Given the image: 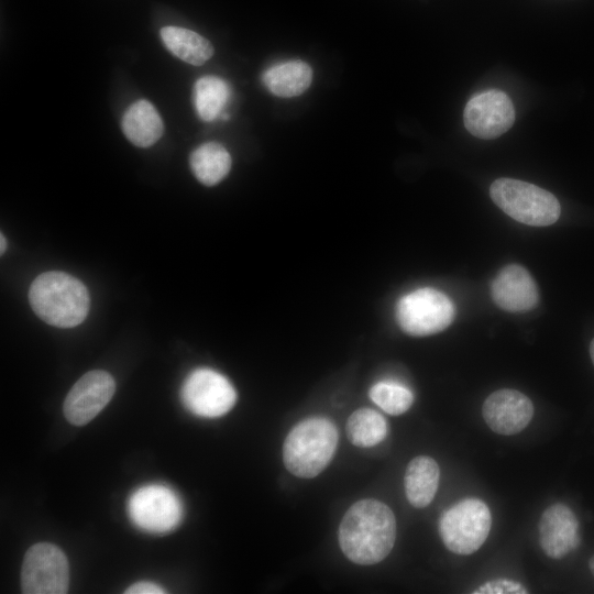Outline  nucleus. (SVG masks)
Instances as JSON below:
<instances>
[{"mask_svg": "<svg viewBox=\"0 0 594 594\" xmlns=\"http://www.w3.org/2000/svg\"><path fill=\"white\" fill-rule=\"evenodd\" d=\"M338 538L342 552L352 562L361 565L378 563L395 543L394 513L381 501H358L344 514Z\"/></svg>", "mask_w": 594, "mask_h": 594, "instance_id": "f257e3e1", "label": "nucleus"}, {"mask_svg": "<svg viewBox=\"0 0 594 594\" xmlns=\"http://www.w3.org/2000/svg\"><path fill=\"white\" fill-rule=\"evenodd\" d=\"M29 301L37 317L57 328L80 324L90 308L87 287L76 277L57 271L45 272L33 280Z\"/></svg>", "mask_w": 594, "mask_h": 594, "instance_id": "f03ea898", "label": "nucleus"}, {"mask_svg": "<svg viewBox=\"0 0 594 594\" xmlns=\"http://www.w3.org/2000/svg\"><path fill=\"white\" fill-rule=\"evenodd\" d=\"M338 446V430L324 417H310L297 424L283 444L285 468L294 475L310 479L330 463Z\"/></svg>", "mask_w": 594, "mask_h": 594, "instance_id": "7ed1b4c3", "label": "nucleus"}, {"mask_svg": "<svg viewBox=\"0 0 594 594\" xmlns=\"http://www.w3.org/2000/svg\"><path fill=\"white\" fill-rule=\"evenodd\" d=\"M490 194L506 215L528 226H550L561 213L560 204L551 193L527 182L498 178L491 185Z\"/></svg>", "mask_w": 594, "mask_h": 594, "instance_id": "20e7f679", "label": "nucleus"}, {"mask_svg": "<svg viewBox=\"0 0 594 594\" xmlns=\"http://www.w3.org/2000/svg\"><path fill=\"white\" fill-rule=\"evenodd\" d=\"M395 318L405 333L427 337L451 324L454 319V307L442 292L422 287L403 295L397 300Z\"/></svg>", "mask_w": 594, "mask_h": 594, "instance_id": "39448f33", "label": "nucleus"}, {"mask_svg": "<svg viewBox=\"0 0 594 594\" xmlns=\"http://www.w3.org/2000/svg\"><path fill=\"white\" fill-rule=\"evenodd\" d=\"M491 525L487 505L479 498H465L442 514L439 532L448 550L471 554L485 542Z\"/></svg>", "mask_w": 594, "mask_h": 594, "instance_id": "423d86ee", "label": "nucleus"}, {"mask_svg": "<svg viewBox=\"0 0 594 594\" xmlns=\"http://www.w3.org/2000/svg\"><path fill=\"white\" fill-rule=\"evenodd\" d=\"M132 522L146 532L165 534L175 529L183 518V504L169 486L148 484L139 487L128 501Z\"/></svg>", "mask_w": 594, "mask_h": 594, "instance_id": "0eeeda50", "label": "nucleus"}, {"mask_svg": "<svg viewBox=\"0 0 594 594\" xmlns=\"http://www.w3.org/2000/svg\"><path fill=\"white\" fill-rule=\"evenodd\" d=\"M68 583V561L57 546L40 542L28 549L21 569L24 594H64Z\"/></svg>", "mask_w": 594, "mask_h": 594, "instance_id": "6e6552de", "label": "nucleus"}, {"mask_svg": "<svg viewBox=\"0 0 594 594\" xmlns=\"http://www.w3.org/2000/svg\"><path fill=\"white\" fill-rule=\"evenodd\" d=\"M180 398L184 406L194 415L216 418L231 410L237 400V392L224 375L201 367L186 377L180 389Z\"/></svg>", "mask_w": 594, "mask_h": 594, "instance_id": "1a4fd4ad", "label": "nucleus"}, {"mask_svg": "<svg viewBox=\"0 0 594 594\" xmlns=\"http://www.w3.org/2000/svg\"><path fill=\"white\" fill-rule=\"evenodd\" d=\"M515 109L509 97L497 89L473 96L464 110L468 131L480 139H494L513 125Z\"/></svg>", "mask_w": 594, "mask_h": 594, "instance_id": "9d476101", "label": "nucleus"}, {"mask_svg": "<svg viewBox=\"0 0 594 594\" xmlns=\"http://www.w3.org/2000/svg\"><path fill=\"white\" fill-rule=\"evenodd\" d=\"M116 382L106 371L94 370L82 375L64 400V416L75 426L92 420L111 400Z\"/></svg>", "mask_w": 594, "mask_h": 594, "instance_id": "9b49d317", "label": "nucleus"}, {"mask_svg": "<svg viewBox=\"0 0 594 594\" xmlns=\"http://www.w3.org/2000/svg\"><path fill=\"white\" fill-rule=\"evenodd\" d=\"M482 413L485 422L494 432L510 436L529 425L534 416V405L525 394L503 388L487 396Z\"/></svg>", "mask_w": 594, "mask_h": 594, "instance_id": "f8f14e48", "label": "nucleus"}, {"mask_svg": "<svg viewBox=\"0 0 594 594\" xmlns=\"http://www.w3.org/2000/svg\"><path fill=\"white\" fill-rule=\"evenodd\" d=\"M579 529L578 518L570 507L552 504L543 510L538 525L541 549L551 559H562L579 547Z\"/></svg>", "mask_w": 594, "mask_h": 594, "instance_id": "ddd939ff", "label": "nucleus"}, {"mask_svg": "<svg viewBox=\"0 0 594 594\" xmlns=\"http://www.w3.org/2000/svg\"><path fill=\"white\" fill-rule=\"evenodd\" d=\"M493 301L503 310L527 311L539 300L537 285L529 272L518 264L504 266L491 283Z\"/></svg>", "mask_w": 594, "mask_h": 594, "instance_id": "4468645a", "label": "nucleus"}, {"mask_svg": "<svg viewBox=\"0 0 594 594\" xmlns=\"http://www.w3.org/2000/svg\"><path fill=\"white\" fill-rule=\"evenodd\" d=\"M121 127L125 138L139 147L153 145L164 132V123L160 113L145 99L133 102L125 110Z\"/></svg>", "mask_w": 594, "mask_h": 594, "instance_id": "2eb2a0df", "label": "nucleus"}, {"mask_svg": "<svg viewBox=\"0 0 594 594\" xmlns=\"http://www.w3.org/2000/svg\"><path fill=\"white\" fill-rule=\"evenodd\" d=\"M440 469L430 457L414 458L405 472V493L408 502L416 508L428 506L438 490Z\"/></svg>", "mask_w": 594, "mask_h": 594, "instance_id": "dca6fc26", "label": "nucleus"}, {"mask_svg": "<svg viewBox=\"0 0 594 594\" xmlns=\"http://www.w3.org/2000/svg\"><path fill=\"white\" fill-rule=\"evenodd\" d=\"M262 79L273 95L290 98L308 89L312 81V69L304 61L292 59L267 68Z\"/></svg>", "mask_w": 594, "mask_h": 594, "instance_id": "f3484780", "label": "nucleus"}, {"mask_svg": "<svg viewBox=\"0 0 594 594\" xmlns=\"http://www.w3.org/2000/svg\"><path fill=\"white\" fill-rule=\"evenodd\" d=\"M162 42L179 59L194 65L205 64L213 55L212 44L195 31L180 26H164Z\"/></svg>", "mask_w": 594, "mask_h": 594, "instance_id": "a211bd4d", "label": "nucleus"}, {"mask_svg": "<svg viewBox=\"0 0 594 594\" xmlns=\"http://www.w3.org/2000/svg\"><path fill=\"white\" fill-rule=\"evenodd\" d=\"M195 177L205 186L219 184L230 172L232 160L218 142H208L193 151L189 157Z\"/></svg>", "mask_w": 594, "mask_h": 594, "instance_id": "6ab92c4d", "label": "nucleus"}, {"mask_svg": "<svg viewBox=\"0 0 594 594\" xmlns=\"http://www.w3.org/2000/svg\"><path fill=\"white\" fill-rule=\"evenodd\" d=\"M345 431L352 444L359 448H370L386 438L388 426L386 419L376 410L360 408L349 417Z\"/></svg>", "mask_w": 594, "mask_h": 594, "instance_id": "aec40b11", "label": "nucleus"}, {"mask_svg": "<svg viewBox=\"0 0 594 594\" xmlns=\"http://www.w3.org/2000/svg\"><path fill=\"white\" fill-rule=\"evenodd\" d=\"M230 88L227 81L216 76L199 78L194 87V103L202 121H213L223 110Z\"/></svg>", "mask_w": 594, "mask_h": 594, "instance_id": "412c9836", "label": "nucleus"}, {"mask_svg": "<svg viewBox=\"0 0 594 594\" xmlns=\"http://www.w3.org/2000/svg\"><path fill=\"white\" fill-rule=\"evenodd\" d=\"M372 402L389 415H400L407 411L414 403L413 392L393 381H380L369 392Z\"/></svg>", "mask_w": 594, "mask_h": 594, "instance_id": "4be33fe9", "label": "nucleus"}, {"mask_svg": "<svg viewBox=\"0 0 594 594\" xmlns=\"http://www.w3.org/2000/svg\"><path fill=\"white\" fill-rule=\"evenodd\" d=\"M474 594H526L528 590L517 581L508 579L492 580L473 591Z\"/></svg>", "mask_w": 594, "mask_h": 594, "instance_id": "5701e85b", "label": "nucleus"}, {"mask_svg": "<svg viewBox=\"0 0 594 594\" xmlns=\"http://www.w3.org/2000/svg\"><path fill=\"white\" fill-rule=\"evenodd\" d=\"M124 593L127 594H162L166 591L156 583L153 582H136L130 585Z\"/></svg>", "mask_w": 594, "mask_h": 594, "instance_id": "b1692460", "label": "nucleus"}, {"mask_svg": "<svg viewBox=\"0 0 594 594\" xmlns=\"http://www.w3.org/2000/svg\"><path fill=\"white\" fill-rule=\"evenodd\" d=\"M0 235H1L0 237V240H1V250H0V252H1V254H3L6 249H7V241H6V238H4L3 233H1Z\"/></svg>", "mask_w": 594, "mask_h": 594, "instance_id": "393cba45", "label": "nucleus"}, {"mask_svg": "<svg viewBox=\"0 0 594 594\" xmlns=\"http://www.w3.org/2000/svg\"><path fill=\"white\" fill-rule=\"evenodd\" d=\"M590 355H591V359H592V362H593V365H594V338H593V340L591 341V344H590Z\"/></svg>", "mask_w": 594, "mask_h": 594, "instance_id": "a878e982", "label": "nucleus"}, {"mask_svg": "<svg viewBox=\"0 0 594 594\" xmlns=\"http://www.w3.org/2000/svg\"><path fill=\"white\" fill-rule=\"evenodd\" d=\"M590 569L594 575V556L592 557V559L590 560Z\"/></svg>", "mask_w": 594, "mask_h": 594, "instance_id": "bb28decb", "label": "nucleus"}]
</instances>
